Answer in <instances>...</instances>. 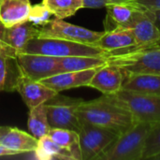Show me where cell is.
<instances>
[{"instance_id":"30bf717a","label":"cell","mask_w":160,"mask_h":160,"mask_svg":"<svg viewBox=\"0 0 160 160\" xmlns=\"http://www.w3.org/2000/svg\"><path fill=\"white\" fill-rule=\"evenodd\" d=\"M38 27L29 21L14 26H6L0 22V54L16 58L22 53L27 41L38 37Z\"/></svg>"},{"instance_id":"d4e9b609","label":"cell","mask_w":160,"mask_h":160,"mask_svg":"<svg viewBox=\"0 0 160 160\" xmlns=\"http://www.w3.org/2000/svg\"><path fill=\"white\" fill-rule=\"evenodd\" d=\"M58 19H66L84 8L83 0H42L41 2Z\"/></svg>"},{"instance_id":"6da1fadb","label":"cell","mask_w":160,"mask_h":160,"mask_svg":"<svg viewBox=\"0 0 160 160\" xmlns=\"http://www.w3.org/2000/svg\"><path fill=\"white\" fill-rule=\"evenodd\" d=\"M77 115L81 123L106 128L118 135L138 123L131 112L115 101L111 95L103 94L90 101L82 100L77 108Z\"/></svg>"},{"instance_id":"484cf974","label":"cell","mask_w":160,"mask_h":160,"mask_svg":"<svg viewBox=\"0 0 160 160\" xmlns=\"http://www.w3.org/2000/svg\"><path fill=\"white\" fill-rule=\"evenodd\" d=\"M160 157V120L152 124L148 132L144 150L142 153V160L156 158Z\"/></svg>"},{"instance_id":"7402d4cb","label":"cell","mask_w":160,"mask_h":160,"mask_svg":"<svg viewBox=\"0 0 160 160\" xmlns=\"http://www.w3.org/2000/svg\"><path fill=\"white\" fill-rule=\"evenodd\" d=\"M27 126L31 134L38 140L49 135L51 127L44 103L29 110Z\"/></svg>"},{"instance_id":"e0dca14e","label":"cell","mask_w":160,"mask_h":160,"mask_svg":"<svg viewBox=\"0 0 160 160\" xmlns=\"http://www.w3.org/2000/svg\"><path fill=\"white\" fill-rule=\"evenodd\" d=\"M122 89L160 96V75L146 73H126Z\"/></svg>"},{"instance_id":"83f0119b","label":"cell","mask_w":160,"mask_h":160,"mask_svg":"<svg viewBox=\"0 0 160 160\" xmlns=\"http://www.w3.org/2000/svg\"><path fill=\"white\" fill-rule=\"evenodd\" d=\"M132 2L143 9H149V10L160 9V0H135Z\"/></svg>"},{"instance_id":"7c38bea8","label":"cell","mask_w":160,"mask_h":160,"mask_svg":"<svg viewBox=\"0 0 160 160\" xmlns=\"http://www.w3.org/2000/svg\"><path fill=\"white\" fill-rule=\"evenodd\" d=\"M15 90L20 94L25 105L30 109L45 103L57 93L40 82L33 81L23 75H19Z\"/></svg>"},{"instance_id":"ffe728a7","label":"cell","mask_w":160,"mask_h":160,"mask_svg":"<svg viewBox=\"0 0 160 160\" xmlns=\"http://www.w3.org/2000/svg\"><path fill=\"white\" fill-rule=\"evenodd\" d=\"M107 64L105 56H66L60 57L62 72L81 71L98 68Z\"/></svg>"},{"instance_id":"2e32d148","label":"cell","mask_w":160,"mask_h":160,"mask_svg":"<svg viewBox=\"0 0 160 160\" xmlns=\"http://www.w3.org/2000/svg\"><path fill=\"white\" fill-rule=\"evenodd\" d=\"M32 5L29 0H0V22L14 26L28 21Z\"/></svg>"},{"instance_id":"ba28073f","label":"cell","mask_w":160,"mask_h":160,"mask_svg":"<svg viewBox=\"0 0 160 160\" xmlns=\"http://www.w3.org/2000/svg\"><path fill=\"white\" fill-rule=\"evenodd\" d=\"M103 32L89 30L87 28L65 22L62 19H51L44 25L38 27V38H53L94 45Z\"/></svg>"},{"instance_id":"603a6c76","label":"cell","mask_w":160,"mask_h":160,"mask_svg":"<svg viewBox=\"0 0 160 160\" xmlns=\"http://www.w3.org/2000/svg\"><path fill=\"white\" fill-rule=\"evenodd\" d=\"M60 146L69 150L75 160H82L79 133L65 128H51L49 135Z\"/></svg>"},{"instance_id":"8fae6325","label":"cell","mask_w":160,"mask_h":160,"mask_svg":"<svg viewBox=\"0 0 160 160\" xmlns=\"http://www.w3.org/2000/svg\"><path fill=\"white\" fill-rule=\"evenodd\" d=\"M128 28L131 30L134 36L136 46L131 47L128 51L160 46L159 29L155 23V22L153 21V19L147 14V12L143 8L142 11L138 13V15L130 23Z\"/></svg>"},{"instance_id":"4fadbf2b","label":"cell","mask_w":160,"mask_h":160,"mask_svg":"<svg viewBox=\"0 0 160 160\" xmlns=\"http://www.w3.org/2000/svg\"><path fill=\"white\" fill-rule=\"evenodd\" d=\"M125 72L117 66L107 63L97 68L89 87L95 88L103 95L114 94L122 89Z\"/></svg>"},{"instance_id":"9a60e30c","label":"cell","mask_w":160,"mask_h":160,"mask_svg":"<svg viewBox=\"0 0 160 160\" xmlns=\"http://www.w3.org/2000/svg\"><path fill=\"white\" fill-rule=\"evenodd\" d=\"M108 52H125L136 46L134 36L129 28L115 27L105 30L99 39L94 44Z\"/></svg>"},{"instance_id":"52a82bcc","label":"cell","mask_w":160,"mask_h":160,"mask_svg":"<svg viewBox=\"0 0 160 160\" xmlns=\"http://www.w3.org/2000/svg\"><path fill=\"white\" fill-rule=\"evenodd\" d=\"M82 160H97L119 136L106 128L81 123L79 130Z\"/></svg>"},{"instance_id":"f546056e","label":"cell","mask_w":160,"mask_h":160,"mask_svg":"<svg viewBox=\"0 0 160 160\" xmlns=\"http://www.w3.org/2000/svg\"><path fill=\"white\" fill-rule=\"evenodd\" d=\"M147 14L153 19V21L155 22V23L157 24V26L158 27L160 31V9L157 10H149V9H144Z\"/></svg>"},{"instance_id":"277c9868","label":"cell","mask_w":160,"mask_h":160,"mask_svg":"<svg viewBox=\"0 0 160 160\" xmlns=\"http://www.w3.org/2000/svg\"><path fill=\"white\" fill-rule=\"evenodd\" d=\"M105 58L107 63L119 67L126 73L160 75V46L123 52H108Z\"/></svg>"},{"instance_id":"4316f807","label":"cell","mask_w":160,"mask_h":160,"mask_svg":"<svg viewBox=\"0 0 160 160\" xmlns=\"http://www.w3.org/2000/svg\"><path fill=\"white\" fill-rule=\"evenodd\" d=\"M51 15L52 13L49 11V9L42 3H40V4L32 6L28 21L32 22L34 25L40 27L51 20L50 19Z\"/></svg>"},{"instance_id":"5bb4252c","label":"cell","mask_w":160,"mask_h":160,"mask_svg":"<svg viewBox=\"0 0 160 160\" xmlns=\"http://www.w3.org/2000/svg\"><path fill=\"white\" fill-rule=\"evenodd\" d=\"M97 68L81 71L61 72L49 78L43 79L40 81V82L47 87L52 89L56 93H60L61 91L67 89L88 86Z\"/></svg>"},{"instance_id":"7a4b0ae2","label":"cell","mask_w":160,"mask_h":160,"mask_svg":"<svg viewBox=\"0 0 160 160\" xmlns=\"http://www.w3.org/2000/svg\"><path fill=\"white\" fill-rule=\"evenodd\" d=\"M22 53H36L55 57L66 56H105L107 52L102 49L89 44L74 42L70 40L38 38H30L22 51Z\"/></svg>"},{"instance_id":"8992f818","label":"cell","mask_w":160,"mask_h":160,"mask_svg":"<svg viewBox=\"0 0 160 160\" xmlns=\"http://www.w3.org/2000/svg\"><path fill=\"white\" fill-rule=\"evenodd\" d=\"M82 99L66 97L57 93L45 104L47 117L51 128H65L79 132L81 122L77 115V108Z\"/></svg>"},{"instance_id":"cb8c5ba5","label":"cell","mask_w":160,"mask_h":160,"mask_svg":"<svg viewBox=\"0 0 160 160\" xmlns=\"http://www.w3.org/2000/svg\"><path fill=\"white\" fill-rule=\"evenodd\" d=\"M20 71L16 58L0 54V91H15V83Z\"/></svg>"},{"instance_id":"3957f363","label":"cell","mask_w":160,"mask_h":160,"mask_svg":"<svg viewBox=\"0 0 160 160\" xmlns=\"http://www.w3.org/2000/svg\"><path fill=\"white\" fill-rule=\"evenodd\" d=\"M150 123L138 122L119 135L97 160H142Z\"/></svg>"},{"instance_id":"4dcf8cb0","label":"cell","mask_w":160,"mask_h":160,"mask_svg":"<svg viewBox=\"0 0 160 160\" xmlns=\"http://www.w3.org/2000/svg\"><path fill=\"white\" fill-rule=\"evenodd\" d=\"M16 155H20V154L16 151L10 150L8 148L0 145V157H8V156H16Z\"/></svg>"},{"instance_id":"f1b7e54d","label":"cell","mask_w":160,"mask_h":160,"mask_svg":"<svg viewBox=\"0 0 160 160\" xmlns=\"http://www.w3.org/2000/svg\"><path fill=\"white\" fill-rule=\"evenodd\" d=\"M84 8H105V6L109 3V0H83Z\"/></svg>"},{"instance_id":"44dd1931","label":"cell","mask_w":160,"mask_h":160,"mask_svg":"<svg viewBox=\"0 0 160 160\" xmlns=\"http://www.w3.org/2000/svg\"><path fill=\"white\" fill-rule=\"evenodd\" d=\"M38 159H66L75 160L71 152L55 142L48 135L38 140V145L34 152Z\"/></svg>"},{"instance_id":"ac0fdd59","label":"cell","mask_w":160,"mask_h":160,"mask_svg":"<svg viewBox=\"0 0 160 160\" xmlns=\"http://www.w3.org/2000/svg\"><path fill=\"white\" fill-rule=\"evenodd\" d=\"M0 145L21 154L34 153L38 145V140L16 128L9 129L0 138Z\"/></svg>"},{"instance_id":"5b68a950","label":"cell","mask_w":160,"mask_h":160,"mask_svg":"<svg viewBox=\"0 0 160 160\" xmlns=\"http://www.w3.org/2000/svg\"><path fill=\"white\" fill-rule=\"evenodd\" d=\"M110 95L115 101L129 111L137 122L154 124L160 120V96L146 95L124 89Z\"/></svg>"},{"instance_id":"d6986e66","label":"cell","mask_w":160,"mask_h":160,"mask_svg":"<svg viewBox=\"0 0 160 160\" xmlns=\"http://www.w3.org/2000/svg\"><path fill=\"white\" fill-rule=\"evenodd\" d=\"M105 8L107 10V20L114 24L113 28H128L138 13L142 10V8L135 5L133 2L110 3L107 4Z\"/></svg>"},{"instance_id":"d6a6232c","label":"cell","mask_w":160,"mask_h":160,"mask_svg":"<svg viewBox=\"0 0 160 160\" xmlns=\"http://www.w3.org/2000/svg\"><path fill=\"white\" fill-rule=\"evenodd\" d=\"M9 128L10 127H0V138L9 129Z\"/></svg>"},{"instance_id":"9c48e42d","label":"cell","mask_w":160,"mask_h":160,"mask_svg":"<svg viewBox=\"0 0 160 160\" xmlns=\"http://www.w3.org/2000/svg\"><path fill=\"white\" fill-rule=\"evenodd\" d=\"M16 62L21 75L37 82L62 72L60 57L36 53H20L16 57Z\"/></svg>"},{"instance_id":"1f68e13d","label":"cell","mask_w":160,"mask_h":160,"mask_svg":"<svg viewBox=\"0 0 160 160\" xmlns=\"http://www.w3.org/2000/svg\"><path fill=\"white\" fill-rule=\"evenodd\" d=\"M135 0H109V3H128V2H132Z\"/></svg>"}]
</instances>
